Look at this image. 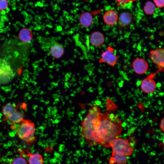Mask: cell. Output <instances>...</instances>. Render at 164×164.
Instances as JSON below:
<instances>
[{
    "mask_svg": "<svg viewBox=\"0 0 164 164\" xmlns=\"http://www.w3.org/2000/svg\"><path fill=\"white\" fill-rule=\"evenodd\" d=\"M19 124L16 132L19 138L28 143L34 142L36 139L34 124L29 120L25 119Z\"/></svg>",
    "mask_w": 164,
    "mask_h": 164,
    "instance_id": "3957f363",
    "label": "cell"
},
{
    "mask_svg": "<svg viewBox=\"0 0 164 164\" xmlns=\"http://www.w3.org/2000/svg\"><path fill=\"white\" fill-rule=\"evenodd\" d=\"M29 155V164H43V158L40 154L38 153L31 154Z\"/></svg>",
    "mask_w": 164,
    "mask_h": 164,
    "instance_id": "e0dca14e",
    "label": "cell"
},
{
    "mask_svg": "<svg viewBox=\"0 0 164 164\" xmlns=\"http://www.w3.org/2000/svg\"><path fill=\"white\" fill-rule=\"evenodd\" d=\"M15 73L10 62L4 58H0V84H5L11 82Z\"/></svg>",
    "mask_w": 164,
    "mask_h": 164,
    "instance_id": "5b68a950",
    "label": "cell"
},
{
    "mask_svg": "<svg viewBox=\"0 0 164 164\" xmlns=\"http://www.w3.org/2000/svg\"><path fill=\"white\" fill-rule=\"evenodd\" d=\"M122 130L121 121L117 115L108 112L101 113L98 128L101 145L110 147L111 142L118 137Z\"/></svg>",
    "mask_w": 164,
    "mask_h": 164,
    "instance_id": "6da1fadb",
    "label": "cell"
},
{
    "mask_svg": "<svg viewBox=\"0 0 164 164\" xmlns=\"http://www.w3.org/2000/svg\"><path fill=\"white\" fill-rule=\"evenodd\" d=\"M8 5L7 0H0V11L5 9Z\"/></svg>",
    "mask_w": 164,
    "mask_h": 164,
    "instance_id": "44dd1931",
    "label": "cell"
},
{
    "mask_svg": "<svg viewBox=\"0 0 164 164\" xmlns=\"http://www.w3.org/2000/svg\"><path fill=\"white\" fill-rule=\"evenodd\" d=\"M132 16L129 12H124L120 15L119 23L121 27H125L128 25L132 21Z\"/></svg>",
    "mask_w": 164,
    "mask_h": 164,
    "instance_id": "9a60e30c",
    "label": "cell"
},
{
    "mask_svg": "<svg viewBox=\"0 0 164 164\" xmlns=\"http://www.w3.org/2000/svg\"><path fill=\"white\" fill-rule=\"evenodd\" d=\"M79 20L82 26L88 28L90 27L92 24L93 19L91 13L87 12H84L80 15Z\"/></svg>",
    "mask_w": 164,
    "mask_h": 164,
    "instance_id": "5bb4252c",
    "label": "cell"
},
{
    "mask_svg": "<svg viewBox=\"0 0 164 164\" xmlns=\"http://www.w3.org/2000/svg\"><path fill=\"white\" fill-rule=\"evenodd\" d=\"M114 52L113 48L108 47L101 54L99 61V63H106L112 67L115 66L117 63L118 58Z\"/></svg>",
    "mask_w": 164,
    "mask_h": 164,
    "instance_id": "9c48e42d",
    "label": "cell"
},
{
    "mask_svg": "<svg viewBox=\"0 0 164 164\" xmlns=\"http://www.w3.org/2000/svg\"><path fill=\"white\" fill-rule=\"evenodd\" d=\"M132 67L135 73L142 74L147 71L149 65L147 62L144 59L137 58L133 62Z\"/></svg>",
    "mask_w": 164,
    "mask_h": 164,
    "instance_id": "30bf717a",
    "label": "cell"
},
{
    "mask_svg": "<svg viewBox=\"0 0 164 164\" xmlns=\"http://www.w3.org/2000/svg\"><path fill=\"white\" fill-rule=\"evenodd\" d=\"M103 20L107 25L113 26L117 22L118 16L116 12L113 10L107 11L103 16Z\"/></svg>",
    "mask_w": 164,
    "mask_h": 164,
    "instance_id": "4fadbf2b",
    "label": "cell"
},
{
    "mask_svg": "<svg viewBox=\"0 0 164 164\" xmlns=\"http://www.w3.org/2000/svg\"><path fill=\"white\" fill-rule=\"evenodd\" d=\"M142 90L146 94H150L154 92L156 87L155 80L151 77L145 78L142 80L140 84Z\"/></svg>",
    "mask_w": 164,
    "mask_h": 164,
    "instance_id": "8fae6325",
    "label": "cell"
},
{
    "mask_svg": "<svg viewBox=\"0 0 164 164\" xmlns=\"http://www.w3.org/2000/svg\"><path fill=\"white\" fill-rule=\"evenodd\" d=\"M115 104L109 98L107 99L106 108L108 111H111L114 110L116 108Z\"/></svg>",
    "mask_w": 164,
    "mask_h": 164,
    "instance_id": "d6986e66",
    "label": "cell"
},
{
    "mask_svg": "<svg viewBox=\"0 0 164 164\" xmlns=\"http://www.w3.org/2000/svg\"><path fill=\"white\" fill-rule=\"evenodd\" d=\"M46 48L50 55L53 58L59 59L61 58L64 53L63 45L52 38L45 39Z\"/></svg>",
    "mask_w": 164,
    "mask_h": 164,
    "instance_id": "52a82bcc",
    "label": "cell"
},
{
    "mask_svg": "<svg viewBox=\"0 0 164 164\" xmlns=\"http://www.w3.org/2000/svg\"><path fill=\"white\" fill-rule=\"evenodd\" d=\"M159 127L162 131L164 132V118H163L161 120Z\"/></svg>",
    "mask_w": 164,
    "mask_h": 164,
    "instance_id": "cb8c5ba5",
    "label": "cell"
},
{
    "mask_svg": "<svg viewBox=\"0 0 164 164\" xmlns=\"http://www.w3.org/2000/svg\"><path fill=\"white\" fill-rule=\"evenodd\" d=\"M127 156L116 154H112L109 160L110 164H125L127 163Z\"/></svg>",
    "mask_w": 164,
    "mask_h": 164,
    "instance_id": "2e32d148",
    "label": "cell"
},
{
    "mask_svg": "<svg viewBox=\"0 0 164 164\" xmlns=\"http://www.w3.org/2000/svg\"><path fill=\"white\" fill-rule=\"evenodd\" d=\"M90 41L91 44L95 47H99L102 46L105 41V38L104 35L99 31L92 32L90 37Z\"/></svg>",
    "mask_w": 164,
    "mask_h": 164,
    "instance_id": "7c38bea8",
    "label": "cell"
},
{
    "mask_svg": "<svg viewBox=\"0 0 164 164\" xmlns=\"http://www.w3.org/2000/svg\"><path fill=\"white\" fill-rule=\"evenodd\" d=\"M2 112L6 118L13 124L20 123L24 120L23 114L18 110L11 103L4 105Z\"/></svg>",
    "mask_w": 164,
    "mask_h": 164,
    "instance_id": "8992f818",
    "label": "cell"
},
{
    "mask_svg": "<svg viewBox=\"0 0 164 164\" xmlns=\"http://www.w3.org/2000/svg\"><path fill=\"white\" fill-rule=\"evenodd\" d=\"M155 5L159 8H162L164 6V0H153Z\"/></svg>",
    "mask_w": 164,
    "mask_h": 164,
    "instance_id": "603a6c76",
    "label": "cell"
},
{
    "mask_svg": "<svg viewBox=\"0 0 164 164\" xmlns=\"http://www.w3.org/2000/svg\"><path fill=\"white\" fill-rule=\"evenodd\" d=\"M149 57L153 63L157 66L160 70H162L164 66V50L159 48L151 50Z\"/></svg>",
    "mask_w": 164,
    "mask_h": 164,
    "instance_id": "ba28073f",
    "label": "cell"
},
{
    "mask_svg": "<svg viewBox=\"0 0 164 164\" xmlns=\"http://www.w3.org/2000/svg\"><path fill=\"white\" fill-rule=\"evenodd\" d=\"M12 164H28L25 159L21 157H16L12 161Z\"/></svg>",
    "mask_w": 164,
    "mask_h": 164,
    "instance_id": "ffe728a7",
    "label": "cell"
},
{
    "mask_svg": "<svg viewBox=\"0 0 164 164\" xmlns=\"http://www.w3.org/2000/svg\"><path fill=\"white\" fill-rule=\"evenodd\" d=\"M155 8V5L153 3L150 1H148L144 5V10L146 14L151 15L154 12Z\"/></svg>",
    "mask_w": 164,
    "mask_h": 164,
    "instance_id": "ac0fdd59",
    "label": "cell"
},
{
    "mask_svg": "<svg viewBox=\"0 0 164 164\" xmlns=\"http://www.w3.org/2000/svg\"><path fill=\"white\" fill-rule=\"evenodd\" d=\"M112 149V154H116L129 156L132 154L134 149L127 139L118 137L110 145Z\"/></svg>",
    "mask_w": 164,
    "mask_h": 164,
    "instance_id": "277c9868",
    "label": "cell"
},
{
    "mask_svg": "<svg viewBox=\"0 0 164 164\" xmlns=\"http://www.w3.org/2000/svg\"><path fill=\"white\" fill-rule=\"evenodd\" d=\"M100 106L94 104L89 108L81 124V134L84 139L91 146L101 144L98 128L101 114Z\"/></svg>",
    "mask_w": 164,
    "mask_h": 164,
    "instance_id": "7a4b0ae2",
    "label": "cell"
},
{
    "mask_svg": "<svg viewBox=\"0 0 164 164\" xmlns=\"http://www.w3.org/2000/svg\"><path fill=\"white\" fill-rule=\"evenodd\" d=\"M118 3V5L121 6H125V5L132 2L135 0H115Z\"/></svg>",
    "mask_w": 164,
    "mask_h": 164,
    "instance_id": "7402d4cb",
    "label": "cell"
}]
</instances>
